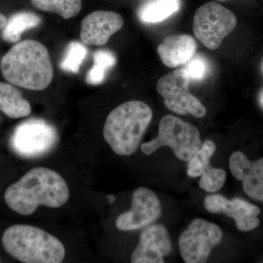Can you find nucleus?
<instances>
[{
	"mask_svg": "<svg viewBox=\"0 0 263 263\" xmlns=\"http://www.w3.org/2000/svg\"><path fill=\"white\" fill-rule=\"evenodd\" d=\"M0 69L8 83L32 91L46 89L53 78L47 48L32 40L18 42L10 48L2 59Z\"/></svg>",
	"mask_w": 263,
	"mask_h": 263,
	"instance_id": "nucleus-2",
	"label": "nucleus"
},
{
	"mask_svg": "<svg viewBox=\"0 0 263 263\" xmlns=\"http://www.w3.org/2000/svg\"><path fill=\"white\" fill-rule=\"evenodd\" d=\"M0 262H1V261H0Z\"/></svg>",
	"mask_w": 263,
	"mask_h": 263,
	"instance_id": "nucleus-28",
	"label": "nucleus"
},
{
	"mask_svg": "<svg viewBox=\"0 0 263 263\" xmlns=\"http://www.w3.org/2000/svg\"><path fill=\"white\" fill-rule=\"evenodd\" d=\"M7 18L4 15L1 14L0 13V30H2L6 24Z\"/></svg>",
	"mask_w": 263,
	"mask_h": 263,
	"instance_id": "nucleus-24",
	"label": "nucleus"
},
{
	"mask_svg": "<svg viewBox=\"0 0 263 263\" xmlns=\"http://www.w3.org/2000/svg\"><path fill=\"white\" fill-rule=\"evenodd\" d=\"M31 3L38 10L57 13L65 19L79 14L82 7L81 0H31Z\"/></svg>",
	"mask_w": 263,
	"mask_h": 263,
	"instance_id": "nucleus-21",
	"label": "nucleus"
},
{
	"mask_svg": "<svg viewBox=\"0 0 263 263\" xmlns=\"http://www.w3.org/2000/svg\"><path fill=\"white\" fill-rule=\"evenodd\" d=\"M123 25L124 20L119 13L103 10L93 12L81 22V41L89 46H103Z\"/></svg>",
	"mask_w": 263,
	"mask_h": 263,
	"instance_id": "nucleus-14",
	"label": "nucleus"
},
{
	"mask_svg": "<svg viewBox=\"0 0 263 263\" xmlns=\"http://www.w3.org/2000/svg\"><path fill=\"white\" fill-rule=\"evenodd\" d=\"M41 22V17L32 12H18L7 19L2 37L6 42L18 43L24 32L37 27Z\"/></svg>",
	"mask_w": 263,
	"mask_h": 263,
	"instance_id": "nucleus-19",
	"label": "nucleus"
},
{
	"mask_svg": "<svg viewBox=\"0 0 263 263\" xmlns=\"http://www.w3.org/2000/svg\"><path fill=\"white\" fill-rule=\"evenodd\" d=\"M262 103H263V98H262Z\"/></svg>",
	"mask_w": 263,
	"mask_h": 263,
	"instance_id": "nucleus-27",
	"label": "nucleus"
},
{
	"mask_svg": "<svg viewBox=\"0 0 263 263\" xmlns=\"http://www.w3.org/2000/svg\"><path fill=\"white\" fill-rule=\"evenodd\" d=\"M237 23L233 12L216 2H209L200 7L195 13L194 34L205 47L216 50L223 40L236 28Z\"/></svg>",
	"mask_w": 263,
	"mask_h": 263,
	"instance_id": "nucleus-6",
	"label": "nucleus"
},
{
	"mask_svg": "<svg viewBox=\"0 0 263 263\" xmlns=\"http://www.w3.org/2000/svg\"><path fill=\"white\" fill-rule=\"evenodd\" d=\"M196 41L193 36L183 34L167 36L157 47L161 61L171 68L186 65L195 57Z\"/></svg>",
	"mask_w": 263,
	"mask_h": 263,
	"instance_id": "nucleus-16",
	"label": "nucleus"
},
{
	"mask_svg": "<svg viewBox=\"0 0 263 263\" xmlns=\"http://www.w3.org/2000/svg\"><path fill=\"white\" fill-rule=\"evenodd\" d=\"M216 1L224 2V1H228V0H216Z\"/></svg>",
	"mask_w": 263,
	"mask_h": 263,
	"instance_id": "nucleus-26",
	"label": "nucleus"
},
{
	"mask_svg": "<svg viewBox=\"0 0 263 263\" xmlns=\"http://www.w3.org/2000/svg\"><path fill=\"white\" fill-rule=\"evenodd\" d=\"M87 54V48L83 43L72 41L66 48L60 67L65 72L78 73Z\"/></svg>",
	"mask_w": 263,
	"mask_h": 263,
	"instance_id": "nucleus-22",
	"label": "nucleus"
},
{
	"mask_svg": "<svg viewBox=\"0 0 263 263\" xmlns=\"http://www.w3.org/2000/svg\"><path fill=\"white\" fill-rule=\"evenodd\" d=\"M204 206L213 214H223L233 218L240 231H251L259 226V208L240 197L228 200L221 195H208L204 200Z\"/></svg>",
	"mask_w": 263,
	"mask_h": 263,
	"instance_id": "nucleus-11",
	"label": "nucleus"
},
{
	"mask_svg": "<svg viewBox=\"0 0 263 263\" xmlns=\"http://www.w3.org/2000/svg\"><path fill=\"white\" fill-rule=\"evenodd\" d=\"M202 141L196 127L173 115L164 116L159 124L158 136L143 143L141 149L150 155L163 146H169L180 160L189 162L195 155Z\"/></svg>",
	"mask_w": 263,
	"mask_h": 263,
	"instance_id": "nucleus-5",
	"label": "nucleus"
},
{
	"mask_svg": "<svg viewBox=\"0 0 263 263\" xmlns=\"http://www.w3.org/2000/svg\"><path fill=\"white\" fill-rule=\"evenodd\" d=\"M115 197H114V195H109V196H108V202H110V203H113V202L115 201Z\"/></svg>",
	"mask_w": 263,
	"mask_h": 263,
	"instance_id": "nucleus-25",
	"label": "nucleus"
},
{
	"mask_svg": "<svg viewBox=\"0 0 263 263\" xmlns=\"http://www.w3.org/2000/svg\"><path fill=\"white\" fill-rule=\"evenodd\" d=\"M216 144L207 140L189 161L187 174L192 178L201 176L199 186L208 193H215L224 186L227 178L224 170L216 168L210 164L211 159L215 153Z\"/></svg>",
	"mask_w": 263,
	"mask_h": 263,
	"instance_id": "nucleus-12",
	"label": "nucleus"
},
{
	"mask_svg": "<svg viewBox=\"0 0 263 263\" xmlns=\"http://www.w3.org/2000/svg\"><path fill=\"white\" fill-rule=\"evenodd\" d=\"M3 247L13 258L24 263H60L65 248L58 238L41 228L15 224L5 230Z\"/></svg>",
	"mask_w": 263,
	"mask_h": 263,
	"instance_id": "nucleus-4",
	"label": "nucleus"
},
{
	"mask_svg": "<svg viewBox=\"0 0 263 263\" xmlns=\"http://www.w3.org/2000/svg\"><path fill=\"white\" fill-rule=\"evenodd\" d=\"M172 250V243L165 227L152 224L142 232L140 241L133 252V263H163Z\"/></svg>",
	"mask_w": 263,
	"mask_h": 263,
	"instance_id": "nucleus-13",
	"label": "nucleus"
},
{
	"mask_svg": "<svg viewBox=\"0 0 263 263\" xmlns=\"http://www.w3.org/2000/svg\"><path fill=\"white\" fill-rule=\"evenodd\" d=\"M0 110L11 119L28 117L30 104L14 85L0 81Z\"/></svg>",
	"mask_w": 263,
	"mask_h": 263,
	"instance_id": "nucleus-17",
	"label": "nucleus"
},
{
	"mask_svg": "<svg viewBox=\"0 0 263 263\" xmlns=\"http://www.w3.org/2000/svg\"><path fill=\"white\" fill-rule=\"evenodd\" d=\"M190 81L184 69H178L162 76L157 84V90L164 99V103L171 111L196 118H202L206 109L190 91Z\"/></svg>",
	"mask_w": 263,
	"mask_h": 263,
	"instance_id": "nucleus-7",
	"label": "nucleus"
},
{
	"mask_svg": "<svg viewBox=\"0 0 263 263\" xmlns=\"http://www.w3.org/2000/svg\"><path fill=\"white\" fill-rule=\"evenodd\" d=\"M229 165L235 179L243 182L245 193L253 200L263 202V158L252 162L238 151L230 156Z\"/></svg>",
	"mask_w": 263,
	"mask_h": 263,
	"instance_id": "nucleus-15",
	"label": "nucleus"
},
{
	"mask_svg": "<svg viewBox=\"0 0 263 263\" xmlns=\"http://www.w3.org/2000/svg\"><path fill=\"white\" fill-rule=\"evenodd\" d=\"M221 239L222 231L217 224L195 219L180 236V253L185 262H205Z\"/></svg>",
	"mask_w": 263,
	"mask_h": 263,
	"instance_id": "nucleus-8",
	"label": "nucleus"
},
{
	"mask_svg": "<svg viewBox=\"0 0 263 263\" xmlns=\"http://www.w3.org/2000/svg\"><path fill=\"white\" fill-rule=\"evenodd\" d=\"M183 67L190 80L200 81L203 80L207 72V65L205 60L201 58L192 59Z\"/></svg>",
	"mask_w": 263,
	"mask_h": 263,
	"instance_id": "nucleus-23",
	"label": "nucleus"
},
{
	"mask_svg": "<svg viewBox=\"0 0 263 263\" xmlns=\"http://www.w3.org/2000/svg\"><path fill=\"white\" fill-rule=\"evenodd\" d=\"M162 213L158 197L153 191L146 187L135 190L131 209L118 216L116 226L122 231L141 230L151 226Z\"/></svg>",
	"mask_w": 263,
	"mask_h": 263,
	"instance_id": "nucleus-10",
	"label": "nucleus"
},
{
	"mask_svg": "<svg viewBox=\"0 0 263 263\" xmlns=\"http://www.w3.org/2000/svg\"><path fill=\"white\" fill-rule=\"evenodd\" d=\"M179 0H147L140 6L138 15L143 23L163 22L178 11Z\"/></svg>",
	"mask_w": 263,
	"mask_h": 263,
	"instance_id": "nucleus-18",
	"label": "nucleus"
},
{
	"mask_svg": "<svg viewBox=\"0 0 263 263\" xmlns=\"http://www.w3.org/2000/svg\"><path fill=\"white\" fill-rule=\"evenodd\" d=\"M153 112L146 103L132 100L108 114L103 127L104 139L119 156H130L139 147Z\"/></svg>",
	"mask_w": 263,
	"mask_h": 263,
	"instance_id": "nucleus-3",
	"label": "nucleus"
},
{
	"mask_svg": "<svg viewBox=\"0 0 263 263\" xmlns=\"http://www.w3.org/2000/svg\"><path fill=\"white\" fill-rule=\"evenodd\" d=\"M5 202L20 215H32L40 205L62 207L70 198L65 180L53 170L34 167L5 190Z\"/></svg>",
	"mask_w": 263,
	"mask_h": 263,
	"instance_id": "nucleus-1",
	"label": "nucleus"
},
{
	"mask_svg": "<svg viewBox=\"0 0 263 263\" xmlns=\"http://www.w3.org/2000/svg\"><path fill=\"white\" fill-rule=\"evenodd\" d=\"M94 64L86 75V81L90 85L101 84L109 70L117 64V59L109 50H98L95 52Z\"/></svg>",
	"mask_w": 263,
	"mask_h": 263,
	"instance_id": "nucleus-20",
	"label": "nucleus"
},
{
	"mask_svg": "<svg viewBox=\"0 0 263 263\" xmlns=\"http://www.w3.org/2000/svg\"><path fill=\"white\" fill-rule=\"evenodd\" d=\"M56 129L42 119L25 121L15 128L11 138L16 153L27 157L44 155L56 144Z\"/></svg>",
	"mask_w": 263,
	"mask_h": 263,
	"instance_id": "nucleus-9",
	"label": "nucleus"
}]
</instances>
